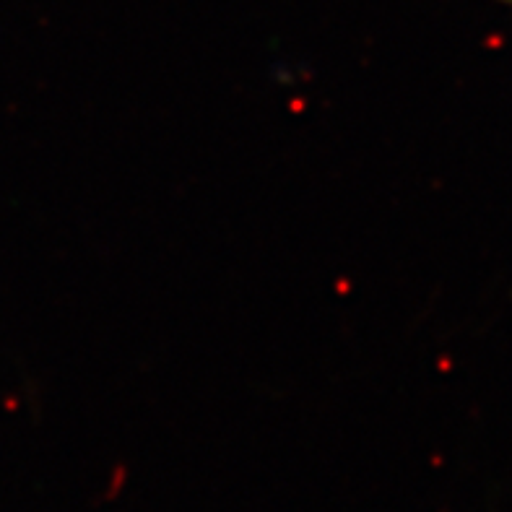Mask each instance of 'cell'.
Listing matches in <instances>:
<instances>
[{
  "mask_svg": "<svg viewBox=\"0 0 512 512\" xmlns=\"http://www.w3.org/2000/svg\"><path fill=\"white\" fill-rule=\"evenodd\" d=\"M497 3H502V6H512V0H497Z\"/></svg>",
  "mask_w": 512,
  "mask_h": 512,
  "instance_id": "6da1fadb",
  "label": "cell"
}]
</instances>
